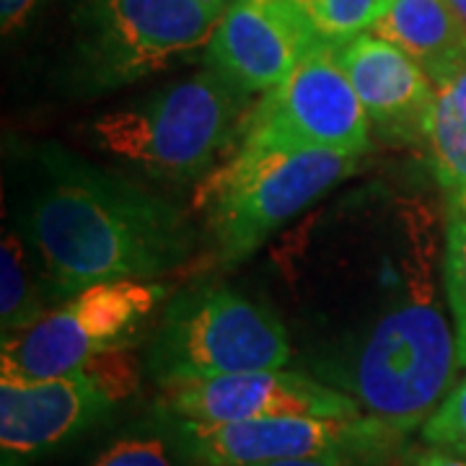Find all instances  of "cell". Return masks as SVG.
Instances as JSON below:
<instances>
[{"mask_svg": "<svg viewBox=\"0 0 466 466\" xmlns=\"http://www.w3.org/2000/svg\"><path fill=\"white\" fill-rule=\"evenodd\" d=\"M164 296L167 288L153 280H112L78 290L32 327L3 337L0 381L57 379L125 348Z\"/></svg>", "mask_w": 466, "mask_h": 466, "instance_id": "obj_6", "label": "cell"}, {"mask_svg": "<svg viewBox=\"0 0 466 466\" xmlns=\"http://www.w3.org/2000/svg\"><path fill=\"white\" fill-rule=\"evenodd\" d=\"M161 407L179 422L228 425L265 417H360L363 410L345 391L283 368L247 370L161 386Z\"/></svg>", "mask_w": 466, "mask_h": 466, "instance_id": "obj_12", "label": "cell"}, {"mask_svg": "<svg viewBox=\"0 0 466 466\" xmlns=\"http://www.w3.org/2000/svg\"><path fill=\"white\" fill-rule=\"evenodd\" d=\"M324 32L296 0H231L202 60L244 94H267L319 47Z\"/></svg>", "mask_w": 466, "mask_h": 466, "instance_id": "obj_11", "label": "cell"}, {"mask_svg": "<svg viewBox=\"0 0 466 466\" xmlns=\"http://www.w3.org/2000/svg\"><path fill=\"white\" fill-rule=\"evenodd\" d=\"M456 366V332L435 296L433 247L425 233L407 300L383 314L358 352L352 394L368 415L410 433L446 400Z\"/></svg>", "mask_w": 466, "mask_h": 466, "instance_id": "obj_2", "label": "cell"}, {"mask_svg": "<svg viewBox=\"0 0 466 466\" xmlns=\"http://www.w3.org/2000/svg\"><path fill=\"white\" fill-rule=\"evenodd\" d=\"M218 18L200 0H84L88 73L99 86L143 81L205 50Z\"/></svg>", "mask_w": 466, "mask_h": 466, "instance_id": "obj_8", "label": "cell"}, {"mask_svg": "<svg viewBox=\"0 0 466 466\" xmlns=\"http://www.w3.org/2000/svg\"><path fill=\"white\" fill-rule=\"evenodd\" d=\"M397 45L431 76L466 57V26L446 0H394L370 29Z\"/></svg>", "mask_w": 466, "mask_h": 466, "instance_id": "obj_14", "label": "cell"}, {"mask_svg": "<svg viewBox=\"0 0 466 466\" xmlns=\"http://www.w3.org/2000/svg\"><path fill=\"white\" fill-rule=\"evenodd\" d=\"M0 319H3V337L21 332L32 327L42 311L39 300L34 296L32 272L26 267V251L21 247L18 236L8 233L3 238V254H0Z\"/></svg>", "mask_w": 466, "mask_h": 466, "instance_id": "obj_15", "label": "cell"}, {"mask_svg": "<svg viewBox=\"0 0 466 466\" xmlns=\"http://www.w3.org/2000/svg\"><path fill=\"white\" fill-rule=\"evenodd\" d=\"M36 251L66 293L112 280H156L187 259L192 231L161 198L99 171H67L36 200Z\"/></svg>", "mask_w": 466, "mask_h": 466, "instance_id": "obj_1", "label": "cell"}, {"mask_svg": "<svg viewBox=\"0 0 466 466\" xmlns=\"http://www.w3.org/2000/svg\"><path fill=\"white\" fill-rule=\"evenodd\" d=\"M360 156L334 150L236 148L205 177L198 205L220 262H241L269 233L296 218L358 168Z\"/></svg>", "mask_w": 466, "mask_h": 466, "instance_id": "obj_4", "label": "cell"}, {"mask_svg": "<svg viewBox=\"0 0 466 466\" xmlns=\"http://www.w3.org/2000/svg\"><path fill=\"white\" fill-rule=\"evenodd\" d=\"M36 5H39V0H0V26H3V34L16 32Z\"/></svg>", "mask_w": 466, "mask_h": 466, "instance_id": "obj_23", "label": "cell"}, {"mask_svg": "<svg viewBox=\"0 0 466 466\" xmlns=\"http://www.w3.org/2000/svg\"><path fill=\"white\" fill-rule=\"evenodd\" d=\"M290 360L280 319L228 288H205L168 309L150 352L161 386L247 370H272Z\"/></svg>", "mask_w": 466, "mask_h": 466, "instance_id": "obj_5", "label": "cell"}, {"mask_svg": "<svg viewBox=\"0 0 466 466\" xmlns=\"http://www.w3.org/2000/svg\"><path fill=\"white\" fill-rule=\"evenodd\" d=\"M428 148L443 189L466 184V119L441 94L428 127Z\"/></svg>", "mask_w": 466, "mask_h": 466, "instance_id": "obj_16", "label": "cell"}, {"mask_svg": "<svg viewBox=\"0 0 466 466\" xmlns=\"http://www.w3.org/2000/svg\"><path fill=\"white\" fill-rule=\"evenodd\" d=\"M394 461H373V459H288V461H269V464L259 466H389Z\"/></svg>", "mask_w": 466, "mask_h": 466, "instance_id": "obj_24", "label": "cell"}, {"mask_svg": "<svg viewBox=\"0 0 466 466\" xmlns=\"http://www.w3.org/2000/svg\"><path fill=\"white\" fill-rule=\"evenodd\" d=\"M182 441L202 466H259L288 459L394 461L407 433L379 417H265L228 425L182 422Z\"/></svg>", "mask_w": 466, "mask_h": 466, "instance_id": "obj_10", "label": "cell"}, {"mask_svg": "<svg viewBox=\"0 0 466 466\" xmlns=\"http://www.w3.org/2000/svg\"><path fill=\"white\" fill-rule=\"evenodd\" d=\"M446 299H449L453 332H456V355L459 366H466V220L449 218L446 231Z\"/></svg>", "mask_w": 466, "mask_h": 466, "instance_id": "obj_18", "label": "cell"}, {"mask_svg": "<svg viewBox=\"0 0 466 466\" xmlns=\"http://www.w3.org/2000/svg\"><path fill=\"white\" fill-rule=\"evenodd\" d=\"M200 3L205 5V8H210L216 16H220V14L231 5V0H200Z\"/></svg>", "mask_w": 466, "mask_h": 466, "instance_id": "obj_26", "label": "cell"}, {"mask_svg": "<svg viewBox=\"0 0 466 466\" xmlns=\"http://www.w3.org/2000/svg\"><path fill=\"white\" fill-rule=\"evenodd\" d=\"M91 466H177L167 441L156 435L119 438Z\"/></svg>", "mask_w": 466, "mask_h": 466, "instance_id": "obj_20", "label": "cell"}, {"mask_svg": "<svg viewBox=\"0 0 466 466\" xmlns=\"http://www.w3.org/2000/svg\"><path fill=\"white\" fill-rule=\"evenodd\" d=\"M446 3L453 8V14L464 21V26H466V0H446Z\"/></svg>", "mask_w": 466, "mask_h": 466, "instance_id": "obj_27", "label": "cell"}, {"mask_svg": "<svg viewBox=\"0 0 466 466\" xmlns=\"http://www.w3.org/2000/svg\"><path fill=\"white\" fill-rule=\"evenodd\" d=\"M238 146L259 150H334L348 156H363L370 148V119L337 63L334 42L309 55L290 78L251 106Z\"/></svg>", "mask_w": 466, "mask_h": 466, "instance_id": "obj_7", "label": "cell"}, {"mask_svg": "<svg viewBox=\"0 0 466 466\" xmlns=\"http://www.w3.org/2000/svg\"><path fill=\"white\" fill-rule=\"evenodd\" d=\"M137 389L125 348L109 350L84 368L45 381H0L3 466H21L57 449L106 415Z\"/></svg>", "mask_w": 466, "mask_h": 466, "instance_id": "obj_9", "label": "cell"}, {"mask_svg": "<svg viewBox=\"0 0 466 466\" xmlns=\"http://www.w3.org/2000/svg\"><path fill=\"white\" fill-rule=\"evenodd\" d=\"M433 84L438 94L466 119V57L446 67L441 76H435Z\"/></svg>", "mask_w": 466, "mask_h": 466, "instance_id": "obj_21", "label": "cell"}, {"mask_svg": "<svg viewBox=\"0 0 466 466\" xmlns=\"http://www.w3.org/2000/svg\"><path fill=\"white\" fill-rule=\"evenodd\" d=\"M394 466H466L464 459H459V456H451L446 451L433 449V446H428V449L422 451H407V453H400V459L394 461Z\"/></svg>", "mask_w": 466, "mask_h": 466, "instance_id": "obj_22", "label": "cell"}, {"mask_svg": "<svg viewBox=\"0 0 466 466\" xmlns=\"http://www.w3.org/2000/svg\"><path fill=\"white\" fill-rule=\"evenodd\" d=\"M422 441L466 461V379L456 383L422 422Z\"/></svg>", "mask_w": 466, "mask_h": 466, "instance_id": "obj_19", "label": "cell"}, {"mask_svg": "<svg viewBox=\"0 0 466 466\" xmlns=\"http://www.w3.org/2000/svg\"><path fill=\"white\" fill-rule=\"evenodd\" d=\"M332 42L370 32L394 0H296Z\"/></svg>", "mask_w": 466, "mask_h": 466, "instance_id": "obj_17", "label": "cell"}, {"mask_svg": "<svg viewBox=\"0 0 466 466\" xmlns=\"http://www.w3.org/2000/svg\"><path fill=\"white\" fill-rule=\"evenodd\" d=\"M249 94L213 70L91 122L96 148L168 182L200 179L241 135Z\"/></svg>", "mask_w": 466, "mask_h": 466, "instance_id": "obj_3", "label": "cell"}, {"mask_svg": "<svg viewBox=\"0 0 466 466\" xmlns=\"http://www.w3.org/2000/svg\"><path fill=\"white\" fill-rule=\"evenodd\" d=\"M334 55L379 137L397 146L428 143L438 88L417 60L373 32L334 42Z\"/></svg>", "mask_w": 466, "mask_h": 466, "instance_id": "obj_13", "label": "cell"}, {"mask_svg": "<svg viewBox=\"0 0 466 466\" xmlns=\"http://www.w3.org/2000/svg\"><path fill=\"white\" fill-rule=\"evenodd\" d=\"M446 200H449V218L466 220V184H461V187H449L446 189Z\"/></svg>", "mask_w": 466, "mask_h": 466, "instance_id": "obj_25", "label": "cell"}]
</instances>
